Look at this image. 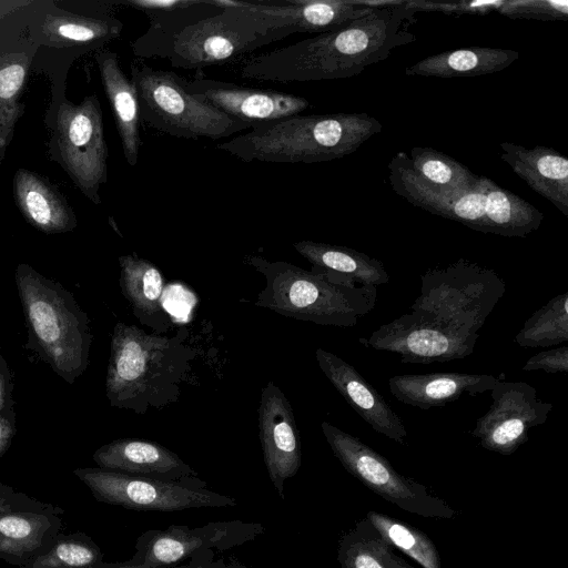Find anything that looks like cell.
Returning <instances> with one entry per match:
<instances>
[{
  "label": "cell",
  "instance_id": "ba28073f",
  "mask_svg": "<svg viewBox=\"0 0 568 568\" xmlns=\"http://www.w3.org/2000/svg\"><path fill=\"white\" fill-rule=\"evenodd\" d=\"M131 80L138 92L141 121L162 133L215 141L251 129L190 93L185 79L172 71L132 63Z\"/></svg>",
  "mask_w": 568,
  "mask_h": 568
},
{
  "label": "cell",
  "instance_id": "ee69618b",
  "mask_svg": "<svg viewBox=\"0 0 568 568\" xmlns=\"http://www.w3.org/2000/svg\"><path fill=\"white\" fill-rule=\"evenodd\" d=\"M225 568H248L244 564H242L240 560H237L234 557H229L225 560Z\"/></svg>",
  "mask_w": 568,
  "mask_h": 568
},
{
  "label": "cell",
  "instance_id": "ffe728a7",
  "mask_svg": "<svg viewBox=\"0 0 568 568\" xmlns=\"http://www.w3.org/2000/svg\"><path fill=\"white\" fill-rule=\"evenodd\" d=\"M92 458L100 468L132 476L170 481L199 479L196 470L174 452L151 440L114 439L99 447Z\"/></svg>",
  "mask_w": 568,
  "mask_h": 568
},
{
  "label": "cell",
  "instance_id": "60d3db41",
  "mask_svg": "<svg viewBox=\"0 0 568 568\" xmlns=\"http://www.w3.org/2000/svg\"><path fill=\"white\" fill-rule=\"evenodd\" d=\"M13 379L11 369L0 354V412L14 406L12 399Z\"/></svg>",
  "mask_w": 568,
  "mask_h": 568
},
{
  "label": "cell",
  "instance_id": "603a6c76",
  "mask_svg": "<svg viewBox=\"0 0 568 568\" xmlns=\"http://www.w3.org/2000/svg\"><path fill=\"white\" fill-rule=\"evenodd\" d=\"M62 508L0 514V560L21 568L45 554L61 534Z\"/></svg>",
  "mask_w": 568,
  "mask_h": 568
},
{
  "label": "cell",
  "instance_id": "836d02e7",
  "mask_svg": "<svg viewBox=\"0 0 568 568\" xmlns=\"http://www.w3.org/2000/svg\"><path fill=\"white\" fill-rule=\"evenodd\" d=\"M515 342L521 347H549L568 342V293L552 297L532 313Z\"/></svg>",
  "mask_w": 568,
  "mask_h": 568
},
{
  "label": "cell",
  "instance_id": "8992f818",
  "mask_svg": "<svg viewBox=\"0 0 568 568\" xmlns=\"http://www.w3.org/2000/svg\"><path fill=\"white\" fill-rule=\"evenodd\" d=\"M22 305L26 348L68 384H73L88 368L92 333L88 314L73 294L60 283L20 263L14 272Z\"/></svg>",
  "mask_w": 568,
  "mask_h": 568
},
{
  "label": "cell",
  "instance_id": "484cf974",
  "mask_svg": "<svg viewBox=\"0 0 568 568\" xmlns=\"http://www.w3.org/2000/svg\"><path fill=\"white\" fill-rule=\"evenodd\" d=\"M101 82L110 102L123 155L129 165L135 166L141 148V113L134 83L120 67L118 55L103 50L97 54Z\"/></svg>",
  "mask_w": 568,
  "mask_h": 568
},
{
  "label": "cell",
  "instance_id": "7a4b0ae2",
  "mask_svg": "<svg viewBox=\"0 0 568 568\" xmlns=\"http://www.w3.org/2000/svg\"><path fill=\"white\" fill-rule=\"evenodd\" d=\"M187 335L186 328L170 337L116 323L105 377L110 405L143 415L174 404L196 354Z\"/></svg>",
  "mask_w": 568,
  "mask_h": 568
},
{
  "label": "cell",
  "instance_id": "5bb4252c",
  "mask_svg": "<svg viewBox=\"0 0 568 568\" xmlns=\"http://www.w3.org/2000/svg\"><path fill=\"white\" fill-rule=\"evenodd\" d=\"M265 532L260 523L212 521L199 527L172 524L166 529H150L135 541L129 561L148 568H168L185 562L195 552L225 551L255 540Z\"/></svg>",
  "mask_w": 568,
  "mask_h": 568
},
{
  "label": "cell",
  "instance_id": "9a60e30c",
  "mask_svg": "<svg viewBox=\"0 0 568 568\" xmlns=\"http://www.w3.org/2000/svg\"><path fill=\"white\" fill-rule=\"evenodd\" d=\"M493 403L476 420L471 436L487 450L507 456L528 440L532 427L542 425L552 404L537 397L525 382H500L490 390Z\"/></svg>",
  "mask_w": 568,
  "mask_h": 568
},
{
  "label": "cell",
  "instance_id": "3957f363",
  "mask_svg": "<svg viewBox=\"0 0 568 568\" xmlns=\"http://www.w3.org/2000/svg\"><path fill=\"white\" fill-rule=\"evenodd\" d=\"M382 129L367 113L297 114L254 125L216 148L243 162L317 163L355 152Z\"/></svg>",
  "mask_w": 568,
  "mask_h": 568
},
{
  "label": "cell",
  "instance_id": "5b68a950",
  "mask_svg": "<svg viewBox=\"0 0 568 568\" xmlns=\"http://www.w3.org/2000/svg\"><path fill=\"white\" fill-rule=\"evenodd\" d=\"M394 192L432 214L462 223L483 233L525 237L539 229L544 214L517 194L480 175L464 191H446L423 181L410 168L404 152L388 164Z\"/></svg>",
  "mask_w": 568,
  "mask_h": 568
},
{
  "label": "cell",
  "instance_id": "4dcf8cb0",
  "mask_svg": "<svg viewBox=\"0 0 568 568\" xmlns=\"http://www.w3.org/2000/svg\"><path fill=\"white\" fill-rule=\"evenodd\" d=\"M394 550L365 517L339 538L337 560L341 568H416Z\"/></svg>",
  "mask_w": 568,
  "mask_h": 568
},
{
  "label": "cell",
  "instance_id": "8fae6325",
  "mask_svg": "<svg viewBox=\"0 0 568 568\" xmlns=\"http://www.w3.org/2000/svg\"><path fill=\"white\" fill-rule=\"evenodd\" d=\"M321 429L343 467L368 489L400 509L430 518L452 519L456 511L425 485L399 474L379 453L328 422Z\"/></svg>",
  "mask_w": 568,
  "mask_h": 568
},
{
  "label": "cell",
  "instance_id": "7bdbcfd3",
  "mask_svg": "<svg viewBox=\"0 0 568 568\" xmlns=\"http://www.w3.org/2000/svg\"><path fill=\"white\" fill-rule=\"evenodd\" d=\"M89 568H148V567L139 566V565H133L129 560H126V561H123V562H104L103 561L100 565L92 566V567H89Z\"/></svg>",
  "mask_w": 568,
  "mask_h": 568
},
{
  "label": "cell",
  "instance_id": "9c48e42d",
  "mask_svg": "<svg viewBox=\"0 0 568 568\" xmlns=\"http://www.w3.org/2000/svg\"><path fill=\"white\" fill-rule=\"evenodd\" d=\"M420 294L410 311L478 332L506 292L505 280L493 268L459 258L428 268L422 276Z\"/></svg>",
  "mask_w": 568,
  "mask_h": 568
},
{
  "label": "cell",
  "instance_id": "7c38bea8",
  "mask_svg": "<svg viewBox=\"0 0 568 568\" xmlns=\"http://www.w3.org/2000/svg\"><path fill=\"white\" fill-rule=\"evenodd\" d=\"M479 333L425 312L410 311L382 324L359 343L395 353L402 363L430 364L463 359L474 352Z\"/></svg>",
  "mask_w": 568,
  "mask_h": 568
},
{
  "label": "cell",
  "instance_id": "d4e9b609",
  "mask_svg": "<svg viewBox=\"0 0 568 568\" xmlns=\"http://www.w3.org/2000/svg\"><path fill=\"white\" fill-rule=\"evenodd\" d=\"M119 266L120 290L134 317L155 334L166 333L172 321L163 306L164 277L160 270L135 253L121 255Z\"/></svg>",
  "mask_w": 568,
  "mask_h": 568
},
{
  "label": "cell",
  "instance_id": "7402d4cb",
  "mask_svg": "<svg viewBox=\"0 0 568 568\" xmlns=\"http://www.w3.org/2000/svg\"><path fill=\"white\" fill-rule=\"evenodd\" d=\"M499 379L487 374L428 373L389 377L390 393L399 402L427 410L446 406L465 393L477 396L491 390Z\"/></svg>",
  "mask_w": 568,
  "mask_h": 568
},
{
  "label": "cell",
  "instance_id": "ab89813d",
  "mask_svg": "<svg viewBox=\"0 0 568 568\" xmlns=\"http://www.w3.org/2000/svg\"><path fill=\"white\" fill-rule=\"evenodd\" d=\"M17 434V414L14 406L0 412V458L10 448Z\"/></svg>",
  "mask_w": 568,
  "mask_h": 568
},
{
  "label": "cell",
  "instance_id": "d6986e66",
  "mask_svg": "<svg viewBox=\"0 0 568 568\" xmlns=\"http://www.w3.org/2000/svg\"><path fill=\"white\" fill-rule=\"evenodd\" d=\"M315 357L326 378L364 422L387 438L405 443L408 433L403 419L354 366L321 347Z\"/></svg>",
  "mask_w": 568,
  "mask_h": 568
},
{
  "label": "cell",
  "instance_id": "8d00e7d4",
  "mask_svg": "<svg viewBox=\"0 0 568 568\" xmlns=\"http://www.w3.org/2000/svg\"><path fill=\"white\" fill-rule=\"evenodd\" d=\"M497 11L510 19L567 21V0H510L500 1Z\"/></svg>",
  "mask_w": 568,
  "mask_h": 568
},
{
  "label": "cell",
  "instance_id": "e575fe53",
  "mask_svg": "<svg viewBox=\"0 0 568 568\" xmlns=\"http://www.w3.org/2000/svg\"><path fill=\"white\" fill-rule=\"evenodd\" d=\"M365 517L390 545L405 552L423 568H442L438 550L425 532L374 510L368 511Z\"/></svg>",
  "mask_w": 568,
  "mask_h": 568
},
{
  "label": "cell",
  "instance_id": "74e56055",
  "mask_svg": "<svg viewBox=\"0 0 568 568\" xmlns=\"http://www.w3.org/2000/svg\"><path fill=\"white\" fill-rule=\"evenodd\" d=\"M60 507L42 503L0 483V514L18 510H52Z\"/></svg>",
  "mask_w": 568,
  "mask_h": 568
},
{
  "label": "cell",
  "instance_id": "52a82bcc",
  "mask_svg": "<svg viewBox=\"0 0 568 568\" xmlns=\"http://www.w3.org/2000/svg\"><path fill=\"white\" fill-rule=\"evenodd\" d=\"M223 9L187 28L176 40L170 62L180 69L225 63L241 54L296 33L287 21L261 13L243 0H214Z\"/></svg>",
  "mask_w": 568,
  "mask_h": 568
},
{
  "label": "cell",
  "instance_id": "f546056e",
  "mask_svg": "<svg viewBox=\"0 0 568 568\" xmlns=\"http://www.w3.org/2000/svg\"><path fill=\"white\" fill-rule=\"evenodd\" d=\"M123 23L111 16L47 14L40 27L47 44L54 47H100L118 38Z\"/></svg>",
  "mask_w": 568,
  "mask_h": 568
},
{
  "label": "cell",
  "instance_id": "e0dca14e",
  "mask_svg": "<svg viewBox=\"0 0 568 568\" xmlns=\"http://www.w3.org/2000/svg\"><path fill=\"white\" fill-rule=\"evenodd\" d=\"M185 87L190 93L251 128L297 115L310 106V102L298 95L209 78L185 80Z\"/></svg>",
  "mask_w": 568,
  "mask_h": 568
},
{
  "label": "cell",
  "instance_id": "f35d334b",
  "mask_svg": "<svg viewBox=\"0 0 568 568\" xmlns=\"http://www.w3.org/2000/svg\"><path fill=\"white\" fill-rule=\"evenodd\" d=\"M545 371L546 373H567L568 347L561 346L549 351H542L531 356L524 365L523 371Z\"/></svg>",
  "mask_w": 568,
  "mask_h": 568
},
{
  "label": "cell",
  "instance_id": "44dd1931",
  "mask_svg": "<svg viewBox=\"0 0 568 568\" xmlns=\"http://www.w3.org/2000/svg\"><path fill=\"white\" fill-rule=\"evenodd\" d=\"M247 6L291 23L296 32L324 33L369 14L384 1L356 0H257Z\"/></svg>",
  "mask_w": 568,
  "mask_h": 568
},
{
  "label": "cell",
  "instance_id": "4316f807",
  "mask_svg": "<svg viewBox=\"0 0 568 568\" xmlns=\"http://www.w3.org/2000/svg\"><path fill=\"white\" fill-rule=\"evenodd\" d=\"M13 194L24 220L45 234L72 231L77 219L54 185L31 171L20 169L13 178Z\"/></svg>",
  "mask_w": 568,
  "mask_h": 568
},
{
  "label": "cell",
  "instance_id": "ac0fdd59",
  "mask_svg": "<svg viewBox=\"0 0 568 568\" xmlns=\"http://www.w3.org/2000/svg\"><path fill=\"white\" fill-rule=\"evenodd\" d=\"M149 19L148 30L132 42L133 53L143 59H170L179 37L193 24L220 13L214 0H119Z\"/></svg>",
  "mask_w": 568,
  "mask_h": 568
},
{
  "label": "cell",
  "instance_id": "cb8c5ba5",
  "mask_svg": "<svg viewBox=\"0 0 568 568\" xmlns=\"http://www.w3.org/2000/svg\"><path fill=\"white\" fill-rule=\"evenodd\" d=\"M500 159L537 194L568 215V159L551 148L501 142Z\"/></svg>",
  "mask_w": 568,
  "mask_h": 568
},
{
  "label": "cell",
  "instance_id": "2e32d148",
  "mask_svg": "<svg viewBox=\"0 0 568 568\" xmlns=\"http://www.w3.org/2000/svg\"><path fill=\"white\" fill-rule=\"evenodd\" d=\"M258 437L270 480L284 499L285 481L294 477L301 467L302 448L291 403L273 381L261 394Z\"/></svg>",
  "mask_w": 568,
  "mask_h": 568
},
{
  "label": "cell",
  "instance_id": "d590c367",
  "mask_svg": "<svg viewBox=\"0 0 568 568\" xmlns=\"http://www.w3.org/2000/svg\"><path fill=\"white\" fill-rule=\"evenodd\" d=\"M103 562V552L82 531L60 534L51 548L23 568H89Z\"/></svg>",
  "mask_w": 568,
  "mask_h": 568
},
{
  "label": "cell",
  "instance_id": "30bf717a",
  "mask_svg": "<svg viewBox=\"0 0 568 568\" xmlns=\"http://www.w3.org/2000/svg\"><path fill=\"white\" fill-rule=\"evenodd\" d=\"M73 474L87 485L95 500L131 510L168 513L237 505L235 498L210 490L200 478L170 481L100 467L77 468Z\"/></svg>",
  "mask_w": 568,
  "mask_h": 568
},
{
  "label": "cell",
  "instance_id": "4fadbf2b",
  "mask_svg": "<svg viewBox=\"0 0 568 568\" xmlns=\"http://www.w3.org/2000/svg\"><path fill=\"white\" fill-rule=\"evenodd\" d=\"M54 144L61 165L75 185L100 204L99 190L108 179V146L95 95L84 98L78 105L63 102L59 106Z\"/></svg>",
  "mask_w": 568,
  "mask_h": 568
},
{
  "label": "cell",
  "instance_id": "1f68e13d",
  "mask_svg": "<svg viewBox=\"0 0 568 568\" xmlns=\"http://www.w3.org/2000/svg\"><path fill=\"white\" fill-rule=\"evenodd\" d=\"M29 53L18 47L0 50V149L10 142L23 111L19 100L27 81Z\"/></svg>",
  "mask_w": 568,
  "mask_h": 568
},
{
  "label": "cell",
  "instance_id": "277c9868",
  "mask_svg": "<svg viewBox=\"0 0 568 568\" xmlns=\"http://www.w3.org/2000/svg\"><path fill=\"white\" fill-rule=\"evenodd\" d=\"M244 262L265 278L254 305L280 315L317 325L353 327L375 307L374 285L256 255L245 256Z\"/></svg>",
  "mask_w": 568,
  "mask_h": 568
},
{
  "label": "cell",
  "instance_id": "b9f144b4",
  "mask_svg": "<svg viewBox=\"0 0 568 568\" xmlns=\"http://www.w3.org/2000/svg\"><path fill=\"white\" fill-rule=\"evenodd\" d=\"M168 568H225V559H216L214 550H206L195 552L185 562Z\"/></svg>",
  "mask_w": 568,
  "mask_h": 568
},
{
  "label": "cell",
  "instance_id": "d6a6232c",
  "mask_svg": "<svg viewBox=\"0 0 568 568\" xmlns=\"http://www.w3.org/2000/svg\"><path fill=\"white\" fill-rule=\"evenodd\" d=\"M409 164L423 181L446 191L468 190L479 180L467 166L432 148H413Z\"/></svg>",
  "mask_w": 568,
  "mask_h": 568
},
{
  "label": "cell",
  "instance_id": "83f0119b",
  "mask_svg": "<svg viewBox=\"0 0 568 568\" xmlns=\"http://www.w3.org/2000/svg\"><path fill=\"white\" fill-rule=\"evenodd\" d=\"M519 58L514 50L470 47L429 55L405 69L406 75L457 78L501 71Z\"/></svg>",
  "mask_w": 568,
  "mask_h": 568
},
{
  "label": "cell",
  "instance_id": "6da1fadb",
  "mask_svg": "<svg viewBox=\"0 0 568 568\" xmlns=\"http://www.w3.org/2000/svg\"><path fill=\"white\" fill-rule=\"evenodd\" d=\"M417 11L414 1H384L345 27L250 59L241 73L282 83L355 77L416 40L408 28Z\"/></svg>",
  "mask_w": 568,
  "mask_h": 568
},
{
  "label": "cell",
  "instance_id": "f1b7e54d",
  "mask_svg": "<svg viewBox=\"0 0 568 568\" xmlns=\"http://www.w3.org/2000/svg\"><path fill=\"white\" fill-rule=\"evenodd\" d=\"M307 260L314 271L334 273L353 278L365 285H382L389 282L384 264L354 248L303 240L293 244Z\"/></svg>",
  "mask_w": 568,
  "mask_h": 568
}]
</instances>
